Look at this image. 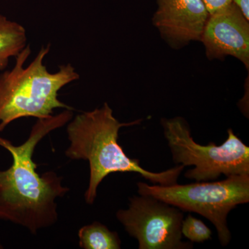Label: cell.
<instances>
[{"label": "cell", "mask_w": 249, "mask_h": 249, "mask_svg": "<svg viewBox=\"0 0 249 249\" xmlns=\"http://www.w3.org/2000/svg\"><path fill=\"white\" fill-rule=\"evenodd\" d=\"M160 124L175 164L194 166L185 173V178L199 182L215 181L222 175H249V147L232 129H228L222 145L211 142L203 145L193 139L184 118H163Z\"/></svg>", "instance_id": "cell-4"}, {"label": "cell", "mask_w": 249, "mask_h": 249, "mask_svg": "<svg viewBox=\"0 0 249 249\" xmlns=\"http://www.w3.org/2000/svg\"><path fill=\"white\" fill-rule=\"evenodd\" d=\"M152 24L174 49L200 41L210 14L202 0H157Z\"/></svg>", "instance_id": "cell-8"}, {"label": "cell", "mask_w": 249, "mask_h": 249, "mask_svg": "<svg viewBox=\"0 0 249 249\" xmlns=\"http://www.w3.org/2000/svg\"><path fill=\"white\" fill-rule=\"evenodd\" d=\"M137 187L139 195L154 196L183 212L196 213L209 219L215 227L222 247H227L231 240L228 215L239 205L249 202V175L170 186L139 182Z\"/></svg>", "instance_id": "cell-5"}, {"label": "cell", "mask_w": 249, "mask_h": 249, "mask_svg": "<svg viewBox=\"0 0 249 249\" xmlns=\"http://www.w3.org/2000/svg\"><path fill=\"white\" fill-rule=\"evenodd\" d=\"M210 14L225 7L232 2V0H202Z\"/></svg>", "instance_id": "cell-12"}, {"label": "cell", "mask_w": 249, "mask_h": 249, "mask_svg": "<svg viewBox=\"0 0 249 249\" xmlns=\"http://www.w3.org/2000/svg\"><path fill=\"white\" fill-rule=\"evenodd\" d=\"M0 248H1V244H0Z\"/></svg>", "instance_id": "cell-14"}, {"label": "cell", "mask_w": 249, "mask_h": 249, "mask_svg": "<svg viewBox=\"0 0 249 249\" xmlns=\"http://www.w3.org/2000/svg\"><path fill=\"white\" fill-rule=\"evenodd\" d=\"M200 42L209 60H222L231 55L249 71V20L233 2L210 14Z\"/></svg>", "instance_id": "cell-7"}, {"label": "cell", "mask_w": 249, "mask_h": 249, "mask_svg": "<svg viewBox=\"0 0 249 249\" xmlns=\"http://www.w3.org/2000/svg\"><path fill=\"white\" fill-rule=\"evenodd\" d=\"M127 209L116 213L124 230L139 242V249H191L193 242L182 241L184 214L175 206L154 196L129 198Z\"/></svg>", "instance_id": "cell-6"}, {"label": "cell", "mask_w": 249, "mask_h": 249, "mask_svg": "<svg viewBox=\"0 0 249 249\" xmlns=\"http://www.w3.org/2000/svg\"><path fill=\"white\" fill-rule=\"evenodd\" d=\"M72 111L66 109L57 116L37 119L22 145L16 146L0 137V145L13 158L9 169L0 171V220L22 226L34 235L58 221L55 200L70 189L62 185V177L54 172L37 173L33 155L47 134L71 121Z\"/></svg>", "instance_id": "cell-1"}, {"label": "cell", "mask_w": 249, "mask_h": 249, "mask_svg": "<svg viewBox=\"0 0 249 249\" xmlns=\"http://www.w3.org/2000/svg\"><path fill=\"white\" fill-rule=\"evenodd\" d=\"M49 49L50 45L42 46L36 58L24 67L31 53L30 46H26L16 57L13 70L0 74V133L21 118L46 119L53 116L57 108L73 110L58 99V92L79 79V74L71 64L50 73L43 64Z\"/></svg>", "instance_id": "cell-3"}, {"label": "cell", "mask_w": 249, "mask_h": 249, "mask_svg": "<svg viewBox=\"0 0 249 249\" xmlns=\"http://www.w3.org/2000/svg\"><path fill=\"white\" fill-rule=\"evenodd\" d=\"M142 121L138 119L120 123L114 117L109 104L105 103L101 107L78 114L69 124L67 132L70 145L65 155L70 160L89 162V185L85 193L87 204L94 203L100 183L112 173H138L150 182L160 186L178 183L185 168L183 165L160 173L149 171L141 166L139 160L127 156L119 145L121 127L139 124Z\"/></svg>", "instance_id": "cell-2"}, {"label": "cell", "mask_w": 249, "mask_h": 249, "mask_svg": "<svg viewBox=\"0 0 249 249\" xmlns=\"http://www.w3.org/2000/svg\"><path fill=\"white\" fill-rule=\"evenodd\" d=\"M181 233L193 243H202L210 240L212 235L211 229L202 221L191 214H188L185 219L183 218Z\"/></svg>", "instance_id": "cell-11"}, {"label": "cell", "mask_w": 249, "mask_h": 249, "mask_svg": "<svg viewBox=\"0 0 249 249\" xmlns=\"http://www.w3.org/2000/svg\"><path fill=\"white\" fill-rule=\"evenodd\" d=\"M232 2L238 6L245 18L249 20V0H232Z\"/></svg>", "instance_id": "cell-13"}, {"label": "cell", "mask_w": 249, "mask_h": 249, "mask_svg": "<svg viewBox=\"0 0 249 249\" xmlns=\"http://www.w3.org/2000/svg\"><path fill=\"white\" fill-rule=\"evenodd\" d=\"M79 247L84 249H120L119 234L111 231L104 224L95 222L78 231Z\"/></svg>", "instance_id": "cell-10"}, {"label": "cell", "mask_w": 249, "mask_h": 249, "mask_svg": "<svg viewBox=\"0 0 249 249\" xmlns=\"http://www.w3.org/2000/svg\"><path fill=\"white\" fill-rule=\"evenodd\" d=\"M27 33L19 23L0 15V71L27 46Z\"/></svg>", "instance_id": "cell-9"}]
</instances>
